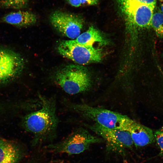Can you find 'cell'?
Here are the masks:
<instances>
[{"mask_svg": "<svg viewBox=\"0 0 163 163\" xmlns=\"http://www.w3.org/2000/svg\"><path fill=\"white\" fill-rule=\"evenodd\" d=\"M20 155V151L14 144L0 139V163H17Z\"/></svg>", "mask_w": 163, "mask_h": 163, "instance_id": "obj_12", "label": "cell"}, {"mask_svg": "<svg viewBox=\"0 0 163 163\" xmlns=\"http://www.w3.org/2000/svg\"><path fill=\"white\" fill-rule=\"evenodd\" d=\"M28 0H0V7L5 8L21 9L27 7Z\"/></svg>", "mask_w": 163, "mask_h": 163, "instance_id": "obj_16", "label": "cell"}, {"mask_svg": "<svg viewBox=\"0 0 163 163\" xmlns=\"http://www.w3.org/2000/svg\"><path fill=\"white\" fill-rule=\"evenodd\" d=\"M103 141L101 138L93 136L87 129L79 128L75 130L64 139L49 144L45 148L56 153L78 154L88 150L92 144Z\"/></svg>", "mask_w": 163, "mask_h": 163, "instance_id": "obj_4", "label": "cell"}, {"mask_svg": "<svg viewBox=\"0 0 163 163\" xmlns=\"http://www.w3.org/2000/svg\"><path fill=\"white\" fill-rule=\"evenodd\" d=\"M24 67L0 68V83L10 81L18 76Z\"/></svg>", "mask_w": 163, "mask_h": 163, "instance_id": "obj_15", "label": "cell"}, {"mask_svg": "<svg viewBox=\"0 0 163 163\" xmlns=\"http://www.w3.org/2000/svg\"><path fill=\"white\" fill-rule=\"evenodd\" d=\"M40 107L27 115L24 120L26 129L34 135L32 145L52 142L56 138L59 119L55 100L39 95Z\"/></svg>", "mask_w": 163, "mask_h": 163, "instance_id": "obj_1", "label": "cell"}, {"mask_svg": "<svg viewBox=\"0 0 163 163\" xmlns=\"http://www.w3.org/2000/svg\"><path fill=\"white\" fill-rule=\"evenodd\" d=\"M24 60L21 56L13 50L0 48V68L24 67Z\"/></svg>", "mask_w": 163, "mask_h": 163, "instance_id": "obj_13", "label": "cell"}, {"mask_svg": "<svg viewBox=\"0 0 163 163\" xmlns=\"http://www.w3.org/2000/svg\"><path fill=\"white\" fill-rule=\"evenodd\" d=\"M58 50L63 56L80 65L99 62L103 57L101 49L81 45L74 40L62 41L58 46Z\"/></svg>", "mask_w": 163, "mask_h": 163, "instance_id": "obj_5", "label": "cell"}, {"mask_svg": "<svg viewBox=\"0 0 163 163\" xmlns=\"http://www.w3.org/2000/svg\"><path fill=\"white\" fill-rule=\"evenodd\" d=\"M151 26L154 30L157 36L163 39V13L160 8L155 6L151 19Z\"/></svg>", "mask_w": 163, "mask_h": 163, "instance_id": "obj_14", "label": "cell"}, {"mask_svg": "<svg viewBox=\"0 0 163 163\" xmlns=\"http://www.w3.org/2000/svg\"><path fill=\"white\" fill-rule=\"evenodd\" d=\"M160 10L161 12L163 13V0H159Z\"/></svg>", "mask_w": 163, "mask_h": 163, "instance_id": "obj_21", "label": "cell"}, {"mask_svg": "<svg viewBox=\"0 0 163 163\" xmlns=\"http://www.w3.org/2000/svg\"><path fill=\"white\" fill-rule=\"evenodd\" d=\"M50 20L56 30L72 40L79 35L83 26L84 21L81 17L61 11L53 12Z\"/></svg>", "mask_w": 163, "mask_h": 163, "instance_id": "obj_7", "label": "cell"}, {"mask_svg": "<svg viewBox=\"0 0 163 163\" xmlns=\"http://www.w3.org/2000/svg\"><path fill=\"white\" fill-rule=\"evenodd\" d=\"M82 5H92L97 4L99 0H81Z\"/></svg>", "mask_w": 163, "mask_h": 163, "instance_id": "obj_19", "label": "cell"}, {"mask_svg": "<svg viewBox=\"0 0 163 163\" xmlns=\"http://www.w3.org/2000/svg\"><path fill=\"white\" fill-rule=\"evenodd\" d=\"M126 131L129 133L134 145L136 147L145 146L155 142L152 129L134 120Z\"/></svg>", "mask_w": 163, "mask_h": 163, "instance_id": "obj_9", "label": "cell"}, {"mask_svg": "<svg viewBox=\"0 0 163 163\" xmlns=\"http://www.w3.org/2000/svg\"><path fill=\"white\" fill-rule=\"evenodd\" d=\"M155 142L160 150L159 155L163 158V125L154 132Z\"/></svg>", "mask_w": 163, "mask_h": 163, "instance_id": "obj_18", "label": "cell"}, {"mask_svg": "<svg viewBox=\"0 0 163 163\" xmlns=\"http://www.w3.org/2000/svg\"><path fill=\"white\" fill-rule=\"evenodd\" d=\"M53 78L56 85L70 94L85 92L91 86L89 72L85 67L79 65H69L58 69Z\"/></svg>", "mask_w": 163, "mask_h": 163, "instance_id": "obj_2", "label": "cell"}, {"mask_svg": "<svg viewBox=\"0 0 163 163\" xmlns=\"http://www.w3.org/2000/svg\"><path fill=\"white\" fill-rule=\"evenodd\" d=\"M120 10L141 3L156 6L157 0H118Z\"/></svg>", "mask_w": 163, "mask_h": 163, "instance_id": "obj_17", "label": "cell"}, {"mask_svg": "<svg viewBox=\"0 0 163 163\" xmlns=\"http://www.w3.org/2000/svg\"><path fill=\"white\" fill-rule=\"evenodd\" d=\"M156 6L140 3L121 12L124 16L128 27L135 29L147 28L151 27V19Z\"/></svg>", "mask_w": 163, "mask_h": 163, "instance_id": "obj_8", "label": "cell"}, {"mask_svg": "<svg viewBox=\"0 0 163 163\" xmlns=\"http://www.w3.org/2000/svg\"><path fill=\"white\" fill-rule=\"evenodd\" d=\"M70 107L82 116L104 127L126 131L134 121L125 115L84 104L72 103Z\"/></svg>", "mask_w": 163, "mask_h": 163, "instance_id": "obj_3", "label": "cell"}, {"mask_svg": "<svg viewBox=\"0 0 163 163\" xmlns=\"http://www.w3.org/2000/svg\"><path fill=\"white\" fill-rule=\"evenodd\" d=\"M71 5L78 7L82 5L81 0H66Z\"/></svg>", "mask_w": 163, "mask_h": 163, "instance_id": "obj_20", "label": "cell"}, {"mask_svg": "<svg viewBox=\"0 0 163 163\" xmlns=\"http://www.w3.org/2000/svg\"><path fill=\"white\" fill-rule=\"evenodd\" d=\"M37 21V17L34 14L29 11L20 10L6 14L0 19L2 22L19 27L31 25Z\"/></svg>", "mask_w": 163, "mask_h": 163, "instance_id": "obj_10", "label": "cell"}, {"mask_svg": "<svg viewBox=\"0 0 163 163\" xmlns=\"http://www.w3.org/2000/svg\"><path fill=\"white\" fill-rule=\"evenodd\" d=\"M86 126L106 142V151L108 152L123 154L126 149H131L134 145L127 131L105 128L96 123Z\"/></svg>", "mask_w": 163, "mask_h": 163, "instance_id": "obj_6", "label": "cell"}, {"mask_svg": "<svg viewBox=\"0 0 163 163\" xmlns=\"http://www.w3.org/2000/svg\"><path fill=\"white\" fill-rule=\"evenodd\" d=\"M73 40L76 43L85 46H93L96 42L103 45H106L107 43L101 33L92 26Z\"/></svg>", "mask_w": 163, "mask_h": 163, "instance_id": "obj_11", "label": "cell"}]
</instances>
